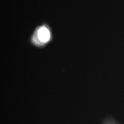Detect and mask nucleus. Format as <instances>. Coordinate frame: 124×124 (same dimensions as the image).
<instances>
[{
  "instance_id": "f257e3e1",
  "label": "nucleus",
  "mask_w": 124,
  "mask_h": 124,
  "mask_svg": "<svg viewBox=\"0 0 124 124\" xmlns=\"http://www.w3.org/2000/svg\"><path fill=\"white\" fill-rule=\"evenodd\" d=\"M53 39L52 30L49 24L43 23L36 27L30 38V43L38 48H43Z\"/></svg>"
}]
</instances>
